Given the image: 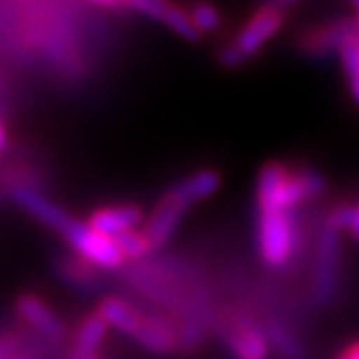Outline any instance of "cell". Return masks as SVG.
I'll list each match as a JSON object with an SVG mask.
<instances>
[{"instance_id": "1", "label": "cell", "mask_w": 359, "mask_h": 359, "mask_svg": "<svg viewBox=\"0 0 359 359\" xmlns=\"http://www.w3.org/2000/svg\"><path fill=\"white\" fill-rule=\"evenodd\" d=\"M325 180L314 171L292 173L284 165L271 163L258 177L260 212H290L301 201L320 195Z\"/></svg>"}, {"instance_id": "2", "label": "cell", "mask_w": 359, "mask_h": 359, "mask_svg": "<svg viewBox=\"0 0 359 359\" xmlns=\"http://www.w3.org/2000/svg\"><path fill=\"white\" fill-rule=\"evenodd\" d=\"M281 22H284V15H281L279 7H264L262 11H258L251 18V22L241 31V35L236 37L232 46L223 48L221 61L227 67L241 65L245 59L258 53V50L279 31Z\"/></svg>"}, {"instance_id": "3", "label": "cell", "mask_w": 359, "mask_h": 359, "mask_svg": "<svg viewBox=\"0 0 359 359\" xmlns=\"http://www.w3.org/2000/svg\"><path fill=\"white\" fill-rule=\"evenodd\" d=\"M59 232L74 247V251L83 255V258L91 264H97L102 269H117L123 262V255L115 241L93 232L89 225H85L81 221L67 219Z\"/></svg>"}, {"instance_id": "4", "label": "cell", "mask_w": 359, "mask_h": 359, "mask_svg": "<svg viewBox=\"0 0 359 359\" xmlns=\"http://www.w3.org/2000/svg\"><path fill=\"white\" fill-rule=\"evenodd\" d=\"M258 245L266 264H284L294 249V225L290 212H260Z\"/></svg>"}, {"instance_id": "5", "label": "cell", "mask_w": 359, "mask_h": 359, "mask_svg": "<svg viewBox=\"0 0 359 359\" xmlns=\"http://www.w3.org/2000/svg\"><path fill=\"white\" fill-rule=\"evenodd\" d=\"M141 208L137 206H113V208H102L91 215L89 227L93 232L107 236L111 241H117L119 236L135 232V227L141 221Z\"/></svg>"}, {"instance_id": "6", "label": "cell", "mask_w": 359, "mask_h": 359, "mask_svg": "<svg viewBox=\"0 0 359 359\" xmlns=\"http://www.w3.org/2000/svg\"><path fill=\"white\" fill-rule=\"evenodd\" d=\"M338 229L331 223L325 227L318 247V264H316V294L320 301H327L333 292L338 266Z\"/></svg>"}, {"instance_id": "7", "label": "cell", "mask_w": 359, "mask_h": 359, "mask_svg": "<svg viewBox=\"0 0 359 359\" xmlns=\"http://www.w3.org/2000/svg\"><path fill=\"white\" fill-rule=\"evenodd\" d=\"M184 210L187 208L180 201H175L173 197L167 195L163 199V203L156 208V212L151 215V219H149V223L145 227V232H143L147 236L151 249L154 247H161V245H165L169 241V236L175 232L180 219H182Z\"/></svg>"}, {"instance_id": "8", "label": "cell", "mask_w": 359, "mask_h": 359, "mask_svg": "<svg viewBox=\"0 0 359 359\" xmlns=\"http://www.w3.org/2000/svg\"><path fill=\"white\" fill-rule=\"evenodd\" d=\"M221 184V177L217 171H199L187 180H182L180 184H175L169 193V197H173L175 201H180L187 208L189 203L201 201L210 197Z\"/></svg>"}, {"instance_id": "9", "label": "cell", "mask_w": 359, "mask_h": 359, "mask_svg": "<svg viewBox=\"0 0 359 359\" xmlns=\"http://www.w3.org/2000/svg\"><path fill=\"white\" fill-rule=\"evenodd\" d=\"M97 316L104 320L107 325L117 327L119 331L128 333V336H133V338H137V333L141 331V327L145 323V318L135 310L133 305H128L126 301L115 299V297L102 301Z\"/></svg>"}, {"instance_id": "10", "label": "cell", "mask_w": 359, "mask_h": 359, "mask_svg": "<svg viewBox=\"0 0 359 359\" xmlns=\"http://www.w3.org/2000/svg\"><path fill=\"white\" fill-rule=\"evenodd\" d=\"M135 9L156 18L161 22H165L171 31H175L177 35H182L187 39H199V31L193 27L191 22V15L184 13L182 9L177 7H169V5H163V3H137L133 5Z\"/></svg>"}, {"instance_id": "11", "label": "cell", "mask_w": 359, "mask_h": 359, "mask_svg": "<svg viewBox=\"0 0 359 359\" xmlns=\"http://www.w3.org/2000/svg\"><path fill=\"white\" fill-rule=\"evenodd\" d=\"M18 312L29 325H33L37 331L46 333V336H50V338L61 336V323L57 320V316L50 312L39 299H35V297H22L18 301Z\"/></svg>"}, {"instance_id": "12", "label": "cell", "mask_w": 359, "mask_h": 359, "mask_svg": "<svg viewBox=\"0 0 359 359\" xmlns=\"http://www.w3.org/2000/svg\"><path fill=\"white\" fill-rule=\"evenodd\" d=\"M15 197H18V201H20L22 206L27 208L33 217H37L41 223H46V225H50V227H55L57 232L65 225V221L69 219L61 208H57L55 203H50L46 197H41V195L35 193V191L22 189V191L15 193Z\"/></svg>"}, {"instance_id": "13", "label": "cell", "mask_w": 359, "mask_h": 359, "mask_svg": "<svg viewBox=\"0 0 359 359\" xmlns=\"http://www.w3.org/2000/svg\"><path fill=\"white\" fill-rule=\"evenodd\" d=\"M338 50H340V59L351 93L359 104V31H351V29L342 31L338 39Z\"/></svg>"}, {"instance_id": "14", "label": "cell", "mask_w": 359, "mask_h": 359, "mask_svg": "<svg viewBox=\"0 0 359 359\" xmlns=\"http://www.w3.org/2000/svg\"><path fill=\"white\" fill-rule=\"evenodd\" d=\"M229 348L236 353L238 359H264L266 357V340L258 329L249 325L236 327L229 333Z\"/></svg>"}, {"instance_id": "15", "label": "cell", "mask_w": 359, "mask_h": 359, "mask_svg": "<svg viewBox=\"0 0 359 359\" xmlns=\"http://www.w3.org/2000/svg\"><path fill=\"white\" fill-rule=\"evenodd\" d=\"M107 323L100 316H91L83 323L79 338H76V357H95L97 346L107 336Z\"/></svg>"}, {"instance_id": "16", "label": "cell", "mask_w": 359, "mask_h": 359, "mask_svg": "<svg viewBox=\"0 0 359 359\" xmlns=\"http://www.w3.org/2000/svg\"><path fill=\"white\" fill-rule=\"evenodd\" d=\"M135 340H139L143 346H147V348H151V351H169L171 346H173V336H171V331L169 329H165L163 325H158V323H149V320H145L143 323V327H141V331L137 333V338Z\"/></svg>"}, {"instance_id": "17", "label": "cell", "mask_w": 359, "mask_h": 359, "mask_svg": "<svg viewBox=\"0 0 359 359\" xmlns=\"http://www.w3.org/2000/svg\"><path fill=\"white\" fill-rule=\"evenodd\" d=\"M115 243H117V247H119V251L123 255V260H141L143 255H147L149 249H151L147 236L141 234V232H128V234L119 236Z\"/></svg>"}, {"instance_id": "18", "label": "cell", "mask_w": 359, "mask_h": 359, "mask_svg": "<svg viewBox=\"0 0 359 359\" xmlns=\"http://www.w3.org/2000/svg\"><path fill=\"white\" fill-rule=\"evenodd\" d=\"M189 15H191L193 27L199 33L201 31H215L219 27V22H221L219 13L212 7H208V5H197V7H193Z\"/></svg>"}, {"instance_id": "19", "label": "cell", "mask_w": 359, "mask_h": 359, "mask_svg": "<svg viewBox=\"0 0 359 359\" xmlns=\"http://www.w3.org/2000/svg\"><path fill=\"white\" fill-rule=\"evenodd\" d=\"M271 340L277 344V348H281V353H284L286 357H299L301 351H299V344L297 340L290 336V333L284 329V327H279V325H273L271 327Z\"/></svg>"}, {"instance_id": "20", "label": "cell", "mask_w": 359, "mask_h": 359, "mask_svg": "<svg viewBox=\"0 0 359 359\" xmlns=\"http://www.w3.org/2000/svg\"><path fill=\"white\" fill-rule=\"evenodd\" d=\"M348 229L359 238V206L351 208V219H348Z\"/></svg>"}, {"instance_id": "21", "label": "cell", "mask_w": 359, "mask_h": 359, "mask_svg": "<svg viewBox=\"0 0 359 359\" xmlns=\"http://www.w3.org/2000/svg\"><path fill=\"white\" fill-rule=\"evenodd\" d=\"M342 359H359V344L357 346H353V348H348L346 353H344V357Z\"/></svg>"}, {"instance_id": "22", "label": "cell", "mask_w": 359, "mask_h": 359, "mask_svg": "<svg viewBox=\"0 0 359 359\" xmlns=\"http://www.w3.org/2000/svg\"><path fill=\"white\" fill-rule=\"evenodd\" d=\"M7 145V135H5V128H3V123H0V149H3Z\"/></svg>"}, {"instance_id": "23", "label": "cell", "mask_w": 359, "mask_h": 359, "mask_svg": "<svg viewBox=\"0 0 359 359\" xmlns=\"http://www.w3.org/2000/svg\"><path fill=\"white\" fill-rule=\"evenodd\" d=\"M76 359H97V357H76Z\"/></svg>"}, {"instance_id": "24", "label": "cell", "mask_w": 359, "mask_h": 359, "mask_svg": "<svg viewBox=\"0 0 359 359\" xmlns=\"http://www.w3.org/2000/svg\"><path fill=\"white\" fill-rule=\"evenodd\" d=\"M357 7H359V5H357ZM357 29H359V20H357Z\"/></svg>"}]
</instances>
